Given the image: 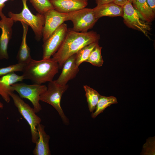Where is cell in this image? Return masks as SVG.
Instances as JSON below:
<instances>
[{"instance_id": "cell-1", "label": "cell", "mask_w": 155, "mask_h": 155, "mask_svg": "<svg viewBox=\"0 0 155 155\" xmlns=\"http://www.w3.org/2000/svg\"><path fill=\"white\" fill-rule=\"evenodd\" d=\"M100 39L99 35L93 31L83 32L68 29L63 41L52 58L58 63L59 69H61L68 58L85 46L93 42H98Z\"/></svg>"}, {"instance_id": "cell-2", "label": "cell", "mask_w": 155, "mask_h": 155, "mask_svg": "<svg viewBox=\"0 0 155 155\" xmlns=\"http://www.w3.org/2000/svg\"><path fill=\"white\" fill-rule=\"evenodd\" d=\"M59 69L58 63L52 58L40 60L32 59L26 64L22 75L24 79L30 80L35 84H41L53 81Z\"/></svg>"}, {"instance_id": "cell-3", "label": "cell", "mask_w": 155, "mask_h": 155, "mask_svg": "<svg viewBox=\"0 0 155 155\" xmlns=\"http://www.w3.org/2000/svg\"><path fill=\"white\" fill-rule=\"evenodd\" d=\"M22 0L23 7L21 12L16 13L9 11L8 16L14 22H23L29 26L34 33L36 39L39 41L42 38V30L45 22L44 14L39 13L33 14L27 6L28 0Z\"/></svg>"}, {"instance_id": "cell-4", "label": "cell", "mask_w": 155, "mask_h": 155, "mask_svg": "<svg viewBox=\"0 0 155 155\" xmlns=\"http://www.w3.org/2000/svg\"><path fill=\"white\" fill-rule=\"evenodd\" d=\"M68 85H60L55 80L49 83L47 90L40 96V100L53 106L57 111L64 124H69L68 119L61 106V101L63 94L67 90Z\"/></svg>"}, {"instance_id": "cell-5", "label": "cell", "mask_w": 155, "mask_h": 155, "mask_svg": "<svg viewBox=\"0 0 155 155\" xmlns=\"http://www.w3.org/2000/svg\"><path fill=\"white\" fill-rule=\"evenodd\" d=\"M9 95L12 99L15 106L17 108L20 113L29 125L30 129L31 140L35 144L38 138L37 127L40 123L41 119L37 115L34 109L26 103L18 95L13 91H10Z\"/></svg>"}, {"instance_id": "cell-6", "label": "cell", "mask_w": 155, "mask_h": 155, "mask_svg": "<svg viewBox=\"0 0 155 155\" xmlns=\"http://www.w3.org/2000/svg\"><path fill=\"white\" fill-rule=\"evenodd\" d=\"M47 88L45 85L35 84L30 85L22 83H14L10 87L11 91H16L21 98L27 99L31 102L36 113L42 110L39 102L40 96Z\"/></svg>"}, {"instance_id": "cell-7", "label": "cell", "mask_w": 155, "mask_h": 155, "mask_svg": "<svg viewBox=\"0 0 155 155\" xmlns=\"http://www.w3.org/2000/svg\"><path fill=\"white\" fill-rule=\"evenodd\" d=\"M68 13L67 21L73 23L71 29L79 32H86L92 28L98 19L94 15L92 9L84 8L70 12Z\"/></svg>"}, {"instance_id": "cell-8", "label": "cell", "mask_w": 155, "mask_h": 155, "mask_svg": "<svg viewBox=\"0 0 155 155\" xmlns=\"http://www.w3.org/2000/svg\"><path fill=\"white\" fill-rule=\"evenodd\" d=\"M123 9V18L125 24L130 28L141 32L149 38L148 34L151 30L150 23L144 19L130 2L128 1L124 5Z\"/></svg>"}, {"instance_id": "cell-9", "label": "cell", "mask_w": 155, "mask_h": 155, "mask_svg": "<svg viewBox=\"0 0 155 155\" xmlns=\"http://www.w3.org/2000/svg\"><path fill=\"white\" fill-rule=\"evenodd\" d=\"M68 29L67 24L63 23L43 42L42 59L51 58L57 51L65 38Z\"/></svg>"}, {"instance_id": "cell-10", "label": "cell", "mask_w": 155, "mask_h": 155, "mask_svg": "<svg viewBox=\"0 0 155 155\" xmlns=\"http://www.w3.org/2000/svg\"><path fill=\"white\" fill-rule=\"evenodd\" d=\"M45 22L42 32L43 42L64 22L67 21V13H61L55 9L47 11L44 14Z\"/></svg>"}, {"instance_id": "cell-11", "label": "cell", "mask_w": 155, "mask_h": 155, "mask_svg": "<svg viewBox=\"0 0 155 155\" xmlns=\"http://www.w3.org/2000/svg\"><path fill=\"white\" fill-rule=\"evenodd\" d=\"M0 17L2 23V33L0 37V60L8 59L7 48L11 38L12 27L14 21L10 18L6 17L3 12Z\"/></svg>"}, {"instance_id": "cell-12", "label": "cell", "mask_w": 155, "mask_h": 155, "mask_svg": "<svg viewBox=\"0 0 155 155\" xmlns=\"http://www.w3.org/2000/svg\"><path fill=\"white\" fill-rule=\"evenodd\" d=\"M76 54L68 58L65 62L62 71L58 78L55 81L60 85H65L74 78L78 72L79 69L75 63Z\"/></svg>"}, {"instance_id": "cell-13", "label": "cell", "mask_w": 155, "mask_h": 155, "mask_svg": "<svg viewBox=\"0 0 155 155\" xmlns=\"http://www.w3.org/2000/svg\"><path fill=\"white\" fill-rule=\"evenodd\" d=\"M55 10L61 13H68L86 7L88 0H50Z\"/></svg>"}, {"instance_id": "cell-14", "label": "cell", "mask_w": 155, "mask_h": 155, "mask_svg": "<svg viewBox=\"0 0 155 155\" xmlns=\"http://www.w3.org/2000/svg\"><path fill=\"white\" fill-rule=\"evenodd\" d=\"M24 79V76L19 75L13 72L2 76L0 78V95L7 103L10 100L9 93L11 91V85Z\"/></svg>"}, {"instance_id": "cell-15", "label": "cell", "mask_w": 155, "mask_h": 155, "mask_svg": "<svg viewBox=\"0 0 155 155\" xmlns=\"http://www.w3.org/2000/svg\"><path fill=\"white\" fill-rule=\"evenodd\" d=\"M92 9L95 17L98 19L104 16L123 17V6L114 2L97 5Z\"/></svg>"}, {"instance_id": "cell-16", "label": "cell", "mask_w": 155, "mask_h": 155, "mask_svg": "<svg viewBox=\"0 0 155 155\" xmlns=\"http://www.w3.org/2000/svg\"><path fill=\"white\" fill-rule=\"evenodd\" d=\"M45 127L39 124L37 127L38 138L35 143L36 146L33 151L34 155H51L49 142L50 136L47 134L44 130Z\"/></svg>"}, {"instance_id": "cell-17", "label": "cell", "mask_w": 155, "mask_h": 155, "mask_svg": "<svg viewBox=\"0 0 155 155\" xmlns=\"http://www.w3.org/2000/svg\"><path fill=\"white\" fill-rule=\"evenodd\" d=\"M23 28L22 42L17 54L16 58L18 63L24 64L30 62L32 59L30 50L26 42V37L29 26L23 22H21Z\"/></svg>"}, {"instance_id": "cell-18", "label": "cell", "mask_w": 155, "mask_h": 155, "mask_svg": "<svg viewBox=\"0 0 155 155\" xmlns=\"http://www.w3.org/2000/svg\"><path fill=\"white\" fill-rule=\"evenodd\" d=\"M131 3L146 22L150 23L154 20L155 12L148 5L146 0H132Z\"/></svg>"}, {"instance_id": "cell-19", "label": "cell", "mask_w": 155, "mask_h": 155, "mask_svg": "<svg viewBox=\"0 0 155 155\" xmlns=\"http://www.w3.org/2000/svg\"><path fill=\"white\" fill-rule=\"evenodd\" d=\"M118 103L117 98L113 96H105L100 95L96 105L95 111L91 114L92 118H95L98 115L102 113L108 107L113 104Z\"/></svg>"}, {"instance_id": "cell-20", "label": "cell", "mask_w": 155, "mask_h": 155, "mask_svg": "<svg viewBox=\"0 0 155 155\" xmlns=\"http://www.w3.org/2000/svg\"><path fill=\"white\" fill-rule=\"evenodd\" d=\"M83 87L89 111L92 113L95 109L101 95L96 90L87 85H84Z\"/></svg>"}, {"instance_id": "cell-21", "label": "cell", "mask_w": 155, "mask_h": 155, "mask_svg": "<svg viewBox=\"0 0 155 155\" xmlns=\"http://www.w3.org/2000/svg\"><path fill=\"white\" fill-rule=\"evenodd\" d=\"M98 42H94L86 45L76 54L75 63L77 66L82 63L86 62L91 52Z\"/></svg>"}, {"instance_id": "cell-22", "label": "cell", "mask_w": 155, "mask_h": 155, "mask_svg": "<svg viewBox=\"0 0 155 155\" xmlns=\"http://www.w3.org/2000/svg\"><path fill=\"white\" fill-rule=\"evenodd\" d=\"M102 48L99 46L98 44H97L91 52L86 62L96 66H102L104 62L101 53Z\"/></svg>"}, {"instance_id": "cell-23", "label": "cell", "mask_w": 155, "mask_h": 155, "mask_svg": "<svg viewBox=\"0 0 155 155\" xmlns=\"http://www.w3.org/2000/svg\"><path fill=\"white\" fill-rule=\"evenodd\" d=\"M38 13L44 14L48 10L54 9L50 0H29Z\"/></svg>"}, {"instance_id": "cell-24", "label": "cell", "mask_w": 155, "mask_h": 155, "mask_svg": "<svg viewBox=\"0 0 155 155\" xmlns=\"http://www.w3.org/2000/svg\"><path fill=\"white\" fill-rule=\"evenodd\" d=\"M26 64L18 63L8 66L0 68V76L17 71L22 72Z\"/></svg>"}, {"instance_id": "cell-25", "label": "cell", "mask_w": 155, "mask_h": 155, "mask_svg": "<svg viewBox=\"0 0 155 155\" xmlns=\"http://www.w3.org/2000/svg\"><path fill=\"white\" fill-rule=\"evenodd\" d=\"M115 0H95L97 5L114 2Z\"/></svg>"}, {"instance_id": "cell-26", "label": "cell", "mask_w": 155, "mask_h": 155, "mask_svg": "<svg viewBox=\"0 0 155 155\" xmlns=\"http://www.w3.org/2000/svg\"><path fill=\"white\" fill-rule=\"evenodd\" d=\"M146 1L150 8L155 12V0H146Z\"/></svg>"}, {"instance_id": "cell-27", "label": "cell", "mask_w": 155, "mask_h": 155, "mask_svg": "<svg viewBox=\"0 0 155 155\" xmlns=\"http://www.w3.org/2000/svg\"><path fill=\"white\" fill-rule=\"evenodd\" d=\"M128 1V0H115L114 3L118 5L123 6Z\"/></svg>"}, {"instance_id": "cell-28", "label": "cell", "mask_w": 155, "mask_h": 155, "mask_svg": "<svg viewBox=\"0 0 155 155\" xmlns=\"http://www.w3.org/2000/svg\"><path fill=\"white\" fill-rule=\"evenodd\" d=\"M13 0H0V15L2 13V10L5 6V2L9 1H13Z\"/></svg>"}, {"instance_id": "cell-29", "label": "cell", "mask_w": 155, "mask_h": 155, "mask_svg": "<svg viewBox=\"0 0 155 155\" xmlns=\"http://www.w3.org/2000/svg\"><path fill=\"white\" fill-rule=\"evenodd\" d=\"M3 104L0 102V109L3 108Z\"/></svg>"}, {"instance_id": "cell-30", "label": "cell", "mask_w": 155, "mask_h": 155, "mask_svg": "<svg viewBox=\"0 0 155 155\" xmlns=\"http://www.w3.org/2000/svg\"><path fill=\"white\" fill-rule=\"evenodd\" d=\"M2 26V23L1 20H0V28L1 29Z\"/></svg>"}, {"instance_id": "cell-31", "label": "cell", "mask_w": 155, "mask_h": 155, "mask_svg": "<svg viewBox=\"0 0 155 155\" xmlns=\"http://www.w3.org/2000/svg\"><path fill=\"white\" fill-rule=\"evenodd\" d=\"M132 0H128V1H129V2H131V3H132Z\"/></svg>"}]
</instances>
